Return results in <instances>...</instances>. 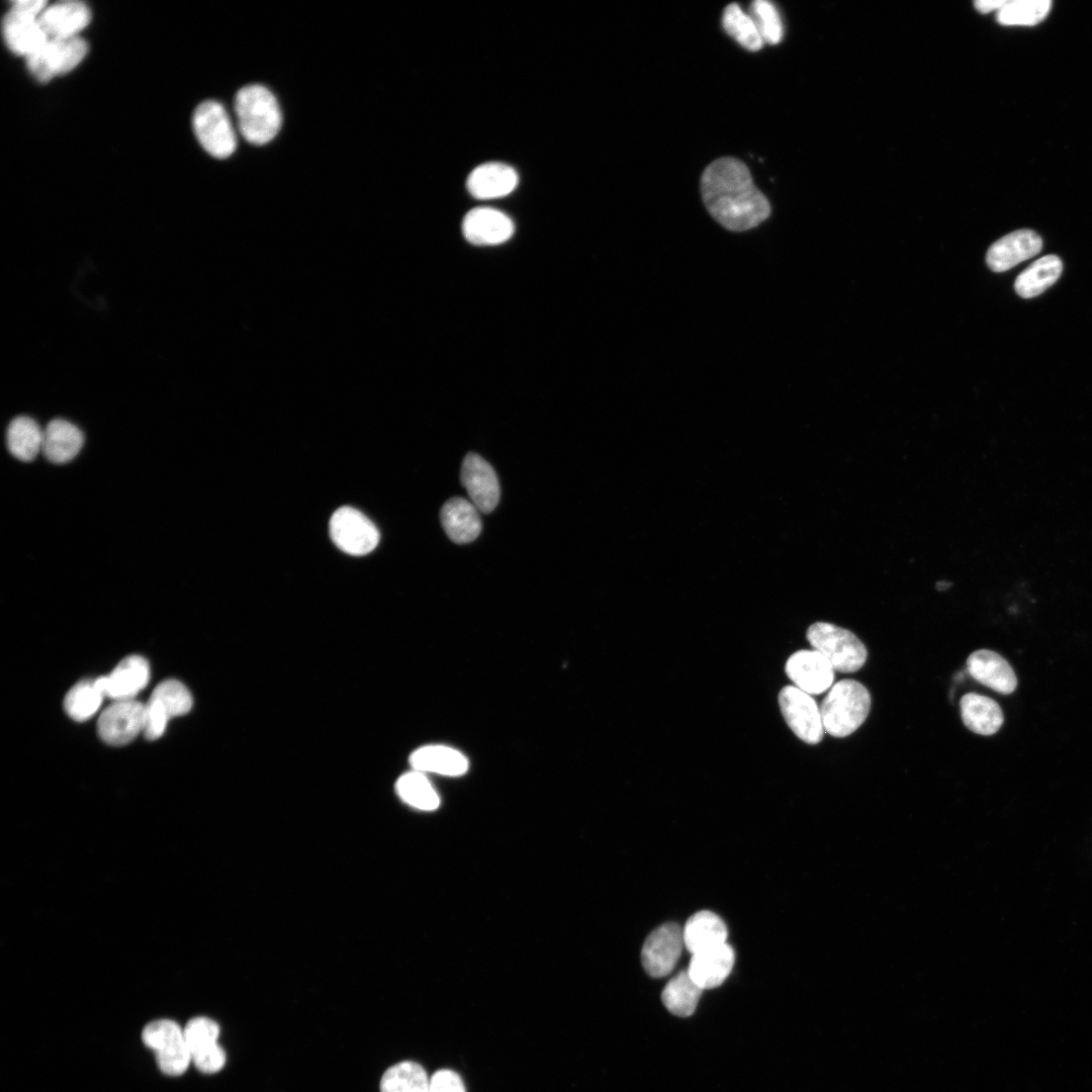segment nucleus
<instances>
[{"label": "nucleus", "instance_id": "obj_11", "mask_svg": "<svg viewBox=\"0 0 1092 1092\" xmlns=\"http://www.w3.org/2000/svg\"><path fill=\"white\" fill-rule=\"evenodd\" d=\"M685 946L682 929L672 922L654 929L645 939L641 961L645 972L653 978H662L674 969Z\"/></svg>", "mask_w": 1092, "mask_h": 1092}, {"label": "nucleus", "instance_id": "obj_18", "mask_svg": "<svg viewBox=\"0 0 1092 1092\" xmlns=\"http://www.w3.org/2000/svg\"><path fill=\"white\" fill-rule=\"evenodd\" d=\"M966 663L969 674L987 688L1002 695H1009L1016 689L1017 677L999 653L979 649L969 655Z\"/></svg>", "mask_w": 1092, "mask_h": 1092}, {"label": "nucleus", "instance_id": "obj_40", "mask_svg": "<svg viewBox=\"0 0 1092 1092\" xmlns=\"http://www.w3.org/2000/svg\"><path fill=\"white\" fill-rule=\"evenodd\" d=\"M10 4V8L39 17L49 3L46 0H18Z\"/></svg>", "mask_w": 1092, "mask_h": 1092}, {"label": "nucleus", "instance_id": "obj_37", "mask_svg": "<svg viewBox=\"0 0 1092 1092\" xmlns=\"http://www.w3.org/2000/svg\"><path fill=\"white\" fill-rule=\"evenodd\" d=\"M750 12L763 41L769 44L779 43L784 30L775 5L767 0H755L751 3Z\"/></svg>", "mask_w": 1092, "mask_h": 1092}, {"label": "nucleus", "instance_id": "obj_16", "mask_svg": "<svg viewBox=\"0 0 1092 1092\" xmlns=\"http://www.w3.org/2000/svg\"><path fill=\"white\" fill-rule=\"evenodd\" d=\"M1041 248L1042 240L1038 234L1027 229L1017 230L990 246L986 262L992 271L1004 272L1034 257Z\"/></svg>", "mask_w": 1092, "mask_h": 1092}, {"label": "nucleus", "instance_id": "obj_10", "mask_svg": "<svg viewBox=\"0 0 1092 1092\" xmlns=\"http://www.w3.org/2000/svg\"><path fill=\"white\" fill-rule=\"evenodd\" d=\"M192 703L190 692L180 681L166 679L160 682L146 704V738L156 740L161 737L168 720L188 713Z\"/></svg>", "mask_w": 1092, "mask_h": 1092}, {"label": "nucleus", "instance_id": "obj_26", "mask_svg": "<svg viewBox=\"0 0 1092 1092\" xmlns=\"http://www.w3.org/2000/svg\"><path fill=\"white\" fill-rule=\"evenodd\" d=\"M961 717L965 726L980 735L995 734L1003 724L1002 709L993 699L968 693L960 700Z\"/></svg>", "mask_w": 1092, "mask_h": 1092}, {"label": "nucleus", "instance_id": "obj_7", "mask_svg": "<svg viewBox=\"0 0 1092 1092\" xmlns=\"http://www.w3.org/2000/svg\"><path fill=\"white\" fill-rule=\"evenodd\" d=\"M194 133L211 156L217 159L230 157L236 150L237 140L230 116L217 101L200 103L193 113Z\"/></svg>", "mask_w": 1092, "mask_h": 1092}, {"label": "nucleus", "instance_id": "obj_2", "mask_svg": "<svg viewBox=\"0 0 1092 1092\" xmlns=\"http://www.w3.org/2000/svg\"><path fill=\"white\" fill-rule=\"evenodd\" d=\"M241 133L256 146L269 143L278 133L282 116L277 99L266 87L253 84L241 88L235 99Z\"/></svg>", "mask_w": 1092, "mask_h": 1092}, {"label": "nucleus", "instance_id": "obj_25", "mask_svg": "<svg viewBox=\"0 0 1092 1092\" xmlns=\"http://www.w3.org/2000/svg\"><path fill=\"white\" fill-rule=\"evenodd\" d=\"M727 936L725 922L708 910L693 914L682 928L685 947L692 954L727 942Z\"/></svg>", "mask_w": 1092, "mask_h": 1092}, {"label": "nucleus", "instance_id": "obj_1", "mask_svg": "<svg viewBox=\"0 0 1092 1092\" xmlns=\"http://www.w3.org/2000/svg\"><path fill=\"white\" fill-rule=\"evenodd\" d=\"M701 193L709 213L725 229L744 232L770 215L767 198L754 185L748 167L738 159L713 161L701 178Z\"/></svg>", "mask_w": 1092, "mask_h": 1092}, {"label": "nucleus", "instance_id": "obj_9", "mask_svg": "<svg viewBox=\"0 0 1092 1092\" xmlns=\"http://www.w3.org/2000/svg\"><path fill=\"white\" fill-rule=\"evenodd\" d=\"M782 715L794 734L808 744L819 743L824 736L820 707L795 686L784 687L778 697Z\"/></svg>", "mask_w": 1092, "mask_h": 1092}, {"label": "nucleus", "instance_id": "obj_36", "mask_svg": "<svg viewBox=\"0 0 1092 1092\" xmlns=\"http://www.w3.org/2000/svg\"><path fill=\"white\" fill-rule=\"evenodd\" d=\"M183 1029L191 1059L194 1055L218 1043L219 1026L210 1018L203 1016L192 1018Z\"/></svg>", "mask_w": 1092, "mask_h": 1092}, {"label": "nucleus", "instance_id": "obj_34", "mask_svg": "<svg viewBox=\"0 0 1092 1092\" xmlns=\"http://www.w3.org/2000/svg\"><path fill=\"white\" fill-rule=\"evenodd\" d=\"M103 697L104 695L97 688L95 679L81 680L68 692L64 707L72 719L85 721L96 713Z\"/></svg>", "mask_w": 1092, "mask_h": 1092}, {"label": "nucleus", "instance_id": "obj_22", "mask_svg": "<svg viewBox=\"0 0 1092 1092\" xmlns=\"http://www.w3.org/2000/svg\"><path fill=\"white\" fill-rule=\"evenodd\" d=\"M518 184V174L511 166L490 162L481 164L469 174L467 189L478 199H492L508 195Z\"/></svg>", "mask_w": 1092, "mask_h": 1092}, {"label": "nucleus", "instance_id": "obj_27", "mask_svg": "<svg viewBox=\"0 0 1092 1092\" xmlns=\"http://www.w3.org/2000/svg\"><path fill=\"white\" fill-rule=\"evenodd\" d=\"M412 767L421 772L461 776L468 769L467 758L458 750L445 745H426L410 756Z\"/></svg>", "mask_w": 1092, "mask_h": 1092}, {"label": "nucleus", "instance_id": "obj_14", "mask_svg": "<svg viewBox=\"0 0 1092 1092\" xmlns=\"http://www.w3.org/2000/svg\"><path fill=\"white\" fill-rule=\"evenodd\" d=\"M460 480L470 502L480 513L488 514L499 500V483L491 465L475 453H468L462 462Z\"/></svg>", "mask_w": 1092, "mask_h": 1092}, {"label": "nucleus", "instance_id": "obj_20", "mask_svg": "<svg viewBox=\"0 0 1092 1092\" xmlns=\"http://www.w3.org/2000/svg\"><path fill=\"white\" fill-rule=\"evenodd\" d=\"M2 35L15 55L29 57L49 38L38 17L10 8L2 20Z\"/></svg>", "mask_w": 1092, "mask_h": 1092}, {"label": "nucleus", "instance_id": "obj_17", "mask_svg": "<svg viewBox=\"0 0 1092 1092\" xmlns=\"http://www.w3.org/2000/svg\"><path fill=\"white\" fill-rule=\"evenodd\" d=\"M513 220L504 212L491 207H476L466 213L462 221L465 239L477 246H494L508 241L514 234Z\"/></svg>", "mask_w": 1092, "mask_h": 1092}, {"label": "nucleus", "instance_id": "obj_5", "mask_svg": "<svg viewBox=\"0 0 1092 1092\" xmlns=\"http://www.w3.org/2000/svg\"><path fill=\"white\" fill-rule=\"evenodd\" d=\"M142 1038L155 1052L158 1066L166 1075H181L192 1062L184 1029L173 1020L159 1019L148 1023Z\"/></svg>", "mask_w": 1092, "mask_h": 1092}, {"label": "nucleus", "instance_id": "obj_3", "mask_svg": "<svg viewBox=\"0 0 1092 1092\" xmlns=\"http://www.w3.org/2000/svg\"><path fill=\"white\" fill-rule=\"evenodd\" d=\"M870 710L868 689L857 680L841 679L830 688L821 703L824 730L833 737L848 736L860 727Z\"/></svg>", "mask_w": 1092, "mask_h": 1092}, {"label": "nucleus", "instance_id": "obj_35", "mask_svg": "<svg viewBox=\"0 0 1092 1092\" xmlns=\"http://www.w3.org/2000/svg\"><path fill=\"white\" fill-rule=\"evenodd\" d=\"M1051 6L1049 0H1007L996 13L997 20L1004 25H1033L1044 19Z\"/></svg>", "mask_w": 1092, "mask_h": 1092}, {"label": "nucleus", "instance_id": "obj_31", "mask_svg": "<svg viewBox=\"0 0 1092 1092\" xmlns=\"http://www.w3.org/2000/svg\"><path fill=\"white\" fill-rule=\"evenodd\" d=\"M430 1079L418 1063L403 1061L388 1068L380 1080V1092H429Z\"/></svg>", "mask_w": 1092, "mask_h": 1092}, {"label": "nucleus", "instance_id": "obj_32", "mask_svg": "<svg viewBox=\"0 0 1092 1092\" xmlns=\"http://www.w3.org/2000/svg\"><path fill=\"white\" fill-rule=\"evenodd\" d=\"M395 788L401 800L414 808L432 811L439 807V796L424 772L416 769L405 772Z\"/></svg>", "mask_w": 1092, "mask_h": 1092}, {"label": "nucleus", "instance_id": "obj_41", "mask_svg": "<svg viewBox=\"0 0 1092 1092\" xmlns=\"http://www.w3.org/2000/svg\"><path fill=\"white\" fill-rule=\"evenodd\" d=\"M1007 0H979L975 2L976 9L981 13H996L1004 6Z\"/></svg>", "mask_w": 1092, "mask_h": 1092}, {"label": "nucleus", "instance_id": "obj_24", "mask_svg": "<svg viewBox=\"0 0 1092 1092\" xmlns=\"http://www.w3.org/2000/svg\"><path fill=\"white\" fill-rule=\"evenodd\" d=\"M83 443V433L77 426L54 419L43 429L41 452L49 461L63 464L76 457Z\"/></svg>", "mask_w": 1092, "mask_h": 1092}, {"label": "nucleus", "instance_id": "obj_4", "mask_svg": "<svg viewBox=\"0 0 1092 1092\" xmlns=\"http://www.w3.org/2000/svg\"><path fill=\"white\" fill-rule=\"evenodd\" d=\"M807 640L839 672L857 671L868 658L864 644L851 631L827 622L812 624Z\"/></svg>", "mask_w": 1092, "mask_h": 1092}, {"label": "nucleus", "instance_id": "obj_15", "mask_svg": "<svg viewBox=\"0 0 1092 1092\" xmlns=\"http://www.w3.org/2000/svg\"><path fill=\"white\" fill-rule=\"evenodd\" d=\"M150 679L148 661L140 655L123 658L107 676L95 678L101 693L114 701L133 700Z\"/></svg>", "mask_w": 1092, "mask_h": 1092}, {"label": "nucleus", "instance_id": "obj_33", "mask_svg": "<svg viewBox=\"0 0 1092 1092\" xmlns=\"http://www.w3.org/2000/svg\"><path fill=\"white\" fill-rule=\"evenodd\" d=\"M725 31L744 49L756 52L762 48L763 39L753 18L744 13L736 3L727 5L722 15Z\"/></svg>", "mask_w": 1092, "mask_h": 1092}, {"label": "nucleus", "instance_id": "obj_30", "mask_svg": "<svg viewBox=\"0 0 1092 1092\" xmlns=\"http://www.w3.org/2000/svg\"><path fill=\"white\" fill-rule=\"evenodd\" d=\"M702 992L688 970H682L668 981L661 998L670 1013L688 1017L695 1012Z\"/></svg>", "mask_w": 1092, "mask_h": 1092}, {"label": "nucleus", "instance_id": "obj_13", "mask_svg": "<svg viewBox=\"0 0 1092 1092\" xmlns=\"http://www.w3.org/2000/svg\"><path fill=\"white\" fill-rule=\"evenodd\" d=\"M785 670L794 686L810 696L826 692L833 686L835 677L830 662L814 649L793 653Z\"/></svg>", "mask_w": 1092, "mask_h": 1092}, {"label": "nucleus", "instance_id": "obj_28", "mask_svg": "<svg viewBox=\"0 0 1092 1092\" xmlns=\"http://www.w3.org/2000/svg\"><path fill=\"white\" fill-rule=\"evenodd\" d=\"M1062 269L1063 264L1058 256L1041 257L1017 276L1015 291L1023 298L1035 297L1059 279Z\"/></svg>", "mask_w": 1092, "mask_h": 1092}, {"label": "nucleus", "instance_id": "obj_19", "mask_svg": "<svg viewBox=\"0 0 1092 1092\" xmlns=\"http://www.w3.org/2000/svg\"><path fill=\"white\" fill-rule=\"evenodd\" d=\"M49 38L79 36L91 20L88 6L80 1H60L48 4L38 17Z\"/></svg>", "mask_w": 1092, "mask_h": 1092}, {"label": "nucleus", "instance_id": "obj_12", "mask_svg": "<svg viewBox=\"0 0 1092 1092\" xmlns=\"http://www.w3.org/2000/svg\"><path fill=\"white\" fill-rule=\"evenodd\" d=\"M146 705L135 700L115 701L100 715L97 723L100 738L110 745L132 741L145 728Z\"/></svg>", "mask_w": 1092, "mask_h": 1092}, {"label": "nucleus", "instance_id": "obj_23", "mask_svg": "<svg viewBox=\"0 0 1092 1092\" xmlns=\"http://www.w3.org/2000/svg\"><path fill=\"white\" fill-rule=\"evenodd\" d=\"M478 509L463 497H452L442 507L440 520L447 536L457 544L475 540L481 532Z\"/></svg>", "mask_w": 1092, "mask_h": 1092}, {"label": "nucleus", "instance_id": "obj_6", "mask_svg": "<svg viewBox=\"0 0 1092 1092\" xmlns=\"http://www.w3.org/2000/svg\"><path fill=\"white\" fill-rule=\"evenodd\" d=\"M87 53L88 44L81 36L48 38L25 59L26 67L37 81L48 82L75 69Z\"/></svg>", "mask_w": 1092, "mask_h": 1092}, {"label": "nucleus", "instance_id": "obj_38", "mask_svg": "<svg viewBox=\"0 0 1092 1092\" xmlns=\"http://www.w3.org/2000/svg\"><path fill=\"white\" fill-rule=\"evenodd\" d=\"M225 1053L217 1043L203 1052L194 1055L191 1061L202 1073L213 1074L222 1069L225 1064Z\"/></svg>", "mask_w": 1092, "mask_h": 1092}, {"label": "nucleus", "instance_id": "obj_29", "mask_svg": "<svg viewBox=\"0 0 1092 1092\" xmlns=\"http://www.w3.org/2000/svg\"><path fill=\"white\" fill-rule=\"evenodd\" d=\"M43 430L31 418L18 416L7 429L6 444L9 452L21 461H31L41 451Z\"/></svg>", "mask_w": 1092, "mask_h": 1092}, {"label": "nucleus", "instance_id": "obj_21", "mask_svg": "<svg viewBox=\"0 0 1092 1092\" xmlns=\"http://www.w3.org/2000/svg\"><path fill=\"white\" fill-rule=\"evenodd\" d=\"M734 962V950L725 942L692 954L688 972L700 988L713 989L726 980Z\"/></svg>", "mask_w": 1092, "mask_h": 1092}, {"label": "nucleus", "instance_id": "obj_8", "mask_svg": "<svg viewBox=\"0 0 1092 1092\" xmlns=\"http://www.w3.org/2000/svg\"><path fill=\"white\" fill-rule=\"evenodd\" d=\"M329 530L335 545L353 556L370 553L379 542L375 525L363 513L351 507H342L334 512Z\"/></svg>", "mask_w": 1092, "mask_h": 1092}, {"label": "nucleus", "instance_id": "obj_39", "mask_svg": "<svg viewBox=\"0 0 1092 1092\" xmlns=\"http://www.w3.org/2000/svg\"><path fill=\"white\" fill-rule=\"evenodd\" d=\"M429 1092H466L460 1076L452 1070L443 1069L430 1078Z\"/></svg>", "mask_w": 1092, "mask_h": 1092}]
</instances>
